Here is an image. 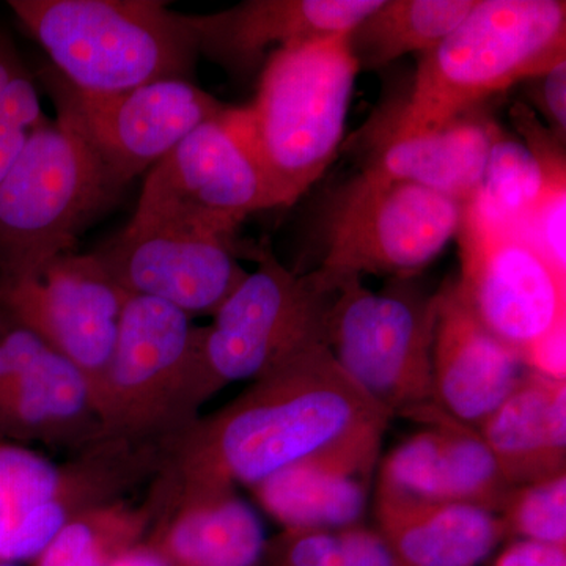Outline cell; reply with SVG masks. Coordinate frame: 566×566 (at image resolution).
I'll return each mask as SVG.
<instances>
[{
	"mask_svg": "<svg viewBox=\"0 0 566 566\" xmlns=\"http://www.w3.org/2000/svg\"><path fill=\"white\" fill-rule=\"evenodd\" d=\"M494 566H566V546L520 538L499 554Z\"/></svg>",
	"mask_w": 566,
	"mask_h": 566,
	"instance_id": "d6a6232c",
	"label": "cell"
},
{
	"mask_svg": "<svg viewBox=\"0 0 566 566\" xmlns=\"http://www.w3.org/2000/svg\"><path fill=\"white\" fill-rule=\"evenodd\" d=\"M41 81L52 99L73 112L125 186L227 107L191 81L151 82L109 95L77 91L55 69L41 71Z\"/></svg>",
	"mask_w": 566,
	"mask_h": 566,
	"instance_id": "4fadbf2b",
	"label": "cell"
},
{
	"mask_svg": "<svg viewBox=\"0 0 566 566\" xmlns=\"http://www.w3.org/2000/svg\"><path fill=\"white\" fill-rule=\"evenodd\" d=\"M59 464L25 446L0 442V558L28 560V532L50 497Z\"/></svg>",
	"mask_w": 566,
	"mask_h": 566,
	"instance_id": "484cf974",
	"label": "cell"
},
{
	"mask_svg": "<svg viewBox=\"0 0 566 566\" xmlns=\"http://www.w3.org/2000/svg\"><path fill=\"white\" fill-rule=\"evenodd\" d=\"M25 73L28 69L22 63L13 40L6 32L0 31V102L10 85Z\"/></svg>",
	"mask_w": 566,
	"mask_h": 566,
	"instance_id": "836d02e7",
	"label": "cell"
},
{
	"mask_svg": "<svg viewBox=\"0 0 566 566\" xmlns=\"http://www.w3.org/2000/svg\"><path fill=\"white\" fill-rule=\"evenodd\" d=\"M461 219L463 205L444 193L363 170L335 197L318 270L331 281L416 277L455 240Z\"/></svg>",
	"mask_w": 566,
	"mask_h": 566,
	"instance_id": "30bf717a",
	"label": "cell"
},
{
	"mask_svg": "<svg viewBox=\"0 0 566 566\" xmlns=\"http://www.w3.org/2000/svg\"><path fill=\"white\" fill-rule=\"evenodd\" d=\"M408 419L424 428L387 453L378 486L420 501L479 506L499 515L515 486L499 471L479 430L438 403Z\"/></svg>",
	"mask_w": 566,
	"mask_h": 566,
	"instance_id": "2e32d148",
	"label": "cell"
},
{
	"mask_svg": "<svg viewBox=\"0 0 566 566\" xmlns=\"http://www.w3.org/2000/svg\"><path fill=\"white\" fill-rule=\"evenodd\" d=\"M476 430L512 486L566 474V379L524 368Z\"/></svg>",
	"mask_w": 566,
	"mask_h": 566,
	"instance_id": "44dd1931",
	"label": "cell"
},
{
	"mask_svg": "<svg viewBox=\"0 0 566 566\" xmlns=\"http://www.w3.org/2000/svg\"><path fill=\"white\" fill-rule=\"evenodd\" d=\"M527 95L543 115L547 128L562 142L566 140V59L553 69L526 81Z\"/></svg>",
	"mask_w": 566,
	"mask_h": 566,
	"instance_id": "1f68e13d",
	"label": "cell"
},
{
	"mask_svg": "<svg viewBox=\"0 0 566 566\" xmlns=\"http://www.w3.org/2000/svg\"><path fill=\"white\" fill-rule=\"evenodd\" d=\"M96 259L128 296L151 297L186 315H214L244 281L237 241L125 227Z\"/></svg>",
	"mask_w": 566,
	"mask_h": 566,
	"instance_id": "9a60e30c",
	"label": "cell"
},
{
	"mask_svg": "<svg viewBox=\"0 0 566 566\" xmlns=\"http://www.w3.org/2000/svg\"><path fill=\"white\" fill-rule=\"evenodd\" d=\"M270 566H400L386 539L363 524L335 531L282 532L266 547Z\"/></svg>",
	"mask_w": 566,
	"mask_h": 566,
	"instance_id": "4316f807",
	"label": "cell"
},
{
	"mask_svg": "<svg viewBox=\"0 0 566 566\" xmlns=\"http://www.w3.org/2000/svg\"><path fill=\"white\" fill-rule=\"evenodd\" d=\"M499 132L493 118L472 109L434 132L386 139L364 170L390 180L415 182L464 207L479 192Z\"/></svg>",
	"mask_w": 566,
	"mask_h": 566,
	"instance_id": "603a6c76",
	"label": "cell"
},
{
	"mask_svg": "<svg viewBox=\"0 0 566 566\" xmlns=\"http://www.w3.org/2000/svg\"><path fill=\"white\" fill-rule=\"evenodd\" d=\"M114 566H163V564L144 543V545L122 557Z\"/></svg>",
	"mask_w": 566,
	"mask_h": 566,
	"instance_id": "e575fe53",
	"label": "cell"
},
{
	"mask_svg": "<svg viewBox=\"0 0 566 566\" xmlns=\"http://www.w3.org/2000/svg\"><path fill=\"white\" fill-rule=\"evenodd\" d=\"M566 59L564 0H475L417 66L387 139L434 132Z\"/></svg>",
	"mask_w": 566,
	"mask_h": 566,
	"instance_id": "3957f363",
	"label": "cell"
},
{
	"mask_svg": "<svg viewBox=\"0 0 566 566\" xmlns=\"http://www.w3.org/2000/svg\"><path fill=\"white\" fill-rule=\"evenodd\" d=\"M521 229L566 281V172L542 174V189Z\"/></svg>",
	"mask_w": 566,
	"mask_h": 566,
	"instance_id": "f546056e",
	"label": "cell"
},
{
	"mask_svg": "<svg viewBox=\"0 0 566 566\" xmlns=\"http://www.w3.org/2000/svg\"><path fill=\"white\" fill-rule=\"evenodd\" d=\"M499 516L506 536L566 546V474L513 488Z\"/></svg>",
	"mask_w": 566,
	"mask_h": 566,
	"instance_id": "f1b7e54d",
	"label": "cell"
},
{
	"mask_svg": "<svg viewBox=\"0 0 566 566\" xmlns=\"http://www.w3.org/2000/svg\"><path fill=\"white\" fill-rule=\"evenodd\" d=\"M31 74H22L0 102V185L20 158L29 134L44 120Z\"/></svg>",
	"mask_w": 566,
	"mask_h": 566,
	"instance_id": "4dcf8cb0",
	"label": "cell"
},
{
	"mask_svg": "<svg viewBox=\"0 0 566 566\" xmlns=\"http://www.w3.org/2000/svg\"><path fill=\"white\" fill-rule=\"evenodd\" d=\"M128 297L93 252L61 253L22 273L0 274V308L74 365L93 401Z\"/></svg>",
	"mask_w": 566,
	"mask_h": 566,
	"instance_id": "7c38bea8",
	"label": "cell"
},
{
	"mask_svg": "<svg viewBox=\"0 0 566 566\" xmlns=\"http://www.w3.org/2000/svg\"><path fill=\"white\" fill-rule=\"evenodd\" d=\"M159 512L145 546L163 566H262L266 538L237 488L159 474Z\"/></svg>",
	"mask_w": 566,
	"mask_h": 566,
	"instance_id": "e0dca14e",
	"label": "cell"
},
{
	"mask_svg": "<svg viewBox=\"0 0 566 566\" xmlns=\"http://www.w3.org/2000/svg\"><path fill=\"white\" fill-rule=\"evenodd\" d=\"M348 33L273 51L253 103L232 107L274 208L296 203L323 177L344 140L360 71Z\"/></svg>",
	"mask_w": 566,
	"mask_h": 566,
	"instance_id": "7a4b0ae2",
	"label": "cell"
},
{
	"mask_svg": "<svg viewBox=\"0 0 566 566\" xmlns=\"http://www.w3.org/2000/svg\"><path fill=\"white\" fill-rule=\"evenodd\" d=\"M455 240L460 296L520 359L536 342L566 326V281L523 229L494 218L471 200L463 207Z\"/></svg>",
	"mask_w": 566,
	"mask_h": 566,
	"instance_id": "8fae6325",
	"label": "cell"
},
{
	"mask_svg": "<svg viewBox=\"0 0 566 566\" xmlns=\"http://www.w3.org/2000/svg\"><path fill=\"white\" fill-rule=\"evenodd\" d=\"M326 344L349 378L390 416L436 403V293L412 279H392L374 292L363 277L333 281Z\"/></svg>",
	"mask_w": 566,
	"mask_h": 566,
	"instance_id": "52a82bcc",
	"label": "cell"
},
{
	"mask_svg": "<svg viewBox=\"0 0 566 566\" xmlns=\"http://www.w3.org/2000/svg\"><path fill=\"white\" fill-rule=\"evenodd\" d=\"M18 20L77 91L109 95L191 81L199 51L186 14L156 0H10Z\"/></svg>",
	"mask_w": 566,
	"mask_h": 566,
	"instance_id": "277c9868",
	"label": "cell"
},
{
	"mask_svg": "<svg viewBox=\"0 0 566 566\" xmlns=\"http://www.w3.org/2000/svg\"><path fill=\"white\" fill-rule=\"evenodd\" d=\"M475 0H382L348 33L359 70L375 71L409 52H427L474 9Z\"/></svg>",
	"mask_w": 566,
	"mask_h": 566,
	"instance_id": "cb8c5ba5",
	"label": "cell"
},
{
	"mask_svg": "<svg viewBox=\"0 0 566 566\" xmlns=\"http://www.w3.org/2000/svg\"><path fill=\"white\" fill-rule=\"evenodd\" d=\"M0 566H18L14 564V562L3 560V558H0Z\"/></svg>",
	"mask_w": 566,
	"mask_h": 566,
	"instance_id": "d590c367",
	"label": "cell"
},
{
	"mask_svg": "<svg viewBox=\"0 0 566 566\" xmlns=\"http://www.w3.org/2000/svg\"><path fill=\"white\" fill-rule=\"evenodd\" d=\"M392 416L349 378L326 344L307 346L170 446L178 482L251 488L285 465L386 434Z\"/></svg>",
	"mask_w": 566,
	"mask_h": 566,
	"instance_id": "6da1fadb",
	"label": "cell"
},
{
	"mask_svg": "<svg viewBox=\"0 0 566 566\" xmlns=\"http://www.w3.org/2000/svg\"><path fill=\"white\" fill-rule=\"evenodd\" d=\"M385 434L368 436L285 465L251 486L285 532L335 531L360 524Z\"/></svg>",
	"mask_w": 566,
	"mask_h": 566,
	"instance_id": "ffe728a7",
	"label": "cell"
},
{
	"mask_svg": "<svg viewBox=\"0 0 566 566\" xmlns=\"http://www.w3.org/2000/svg\"><path fill=\"white\" fill-rule=\"evenodd\" d=\"M99 438L85 376L0 308V442L80 452Z\"/></svg>",
	"mask_w": 566,
	"mask_h": 566,
	"instance_id": "5bb4252c",
	"label": "cell"
},
{
	"mask_svg": "<svg viewBox=\"0 0 566 566\" xmlns=\"http://www.w3.org/2000/svg\"><path fill=\"white\" fill-rule=\"evenodd\" d=\"M376 531L400 566H479L506 538L501 516L376 488Z\"/></svg>",
	"mask_w": 566,
	"mask_h": 566,
	"instance_id": "7402d4cb",
	"label": "cell"
},
{
	"mask_svg": "<svg viewBox=\"0 0 566 566\" xmlns=\"http://www.w3.org/2000/svg\"><path fill=\"white\" fill-rule=\"evenodd\" d=\"M382 0H248L218 13L188 17L199 55L249 76L268 50L348 33Z\"/></svg>",
	"mask_w": 566,
	"mask_h": 566,
	"instance_id": "ac0fdd59",
	"label": "cell"
},
{
	"mask_svg": "<svg viewBox=\"0 0 566 566\" xmlns=\"http://www.w3.org/2000/svg\"><path fill=\"white\" fill-rule=\"evenodd\" d=\"M542 189V170L523 142L499 132L491 145L482 185L474 202L506 223L526 221Z\"/></svg>",
	"mask_w": 566,
	"mask_h": 566,
	"instance_id": "83f0119b",
	"label": "cell"
},
{
	"mask_svg": "<svg viewBox=\"0 0 566 566\" xmlns=\"http://www.w3.org/2000/svg\"><path fill=\"white\" fill-rule=\"evenodd\" d=\"M212 395L203 326L172 305L129 296L95 395L102 438L174 442L200 419Z\"/></svg>",
	"mask_w": 566,
	"mask_h": 566,
	"instance_id": "8992f818",
	"label": "cell"
},
{
	"mask_svg": "<svg viewBox=\"0 0 566 566\" xmlns=\"http://www.w3.org/2000/svg\"><path fill=\"white\" fill-rule=\"evenodd\" d=\"M271 208L262 170L226 107L148 170L126 227L237 241L249 216Z\"/></svg>",
	"mask_w": 566,
	"mask_h": 566,
	"instance_id": "ba28073f",
	"label": "cell"
},
{
	"mask_svg": "<svg viewBox=\"0 0 566 566\" xmlns=\"http://www.w3.org/2000/svg\"><path fill=\"white\" fill-rule=\"evenodd\" d=\"M431 364L436 403L474 428L504 401L524 371L517 353L472 314L453 277L436 292Z\"/></svg>",
	"mask_w": 566,
	"mask_h": 566,
	"instance_id": "d6986e66",
	"label": "cell"
},
{
	"mask_svg": "<svg viewBox=\"0 0 566 566\" xmlns=\"http://www.w3.org/2000/svg\"><path fill=\"white\" fill-rule=\"evenodd\" d=\"M52 102L57 117L32 129L0 185V274L74 252L82 233L126 189L73 112Z\"/></svg>",
	"mask_w": 566,
	"mask_h": 566,
	"instance_id": "5b68a950",
	"label": "cell"
},
{
	"mask_svg": "<svg viewBox=\"0 0 566 566\" xmlns=\"http://www.w3.org/2000/svg\"><path fill=\"white\" fill-rule=\"evenodd\" d=\"M158 512L155 488L142 505L118 499L87 510L55 532L32 566H114L144 545Z\"/></svg>",
	"mask_w": 566,
	"mask_h": 566,
	"instance_id": "d4e9b609",
	"label": "cell"
},
{
	"mask_svg": "<svg viewBox=\"0 0 566 566\" xmlns=\"http://www.w3.org/2000/svg\"><path fill=\"white\" fill-rule=\"evenodd\" d=\"M253 256L256 270L203 326V363L212 394L230 382L253 381L307 346L326 344L335 283L319 270L294 273L266 245Z\"/></svg>",
	"mask_w": 566,
	"mask_h": 566,
	"instance_id": "9c48e42d",
	"label": "cell"
}]
</instances>
